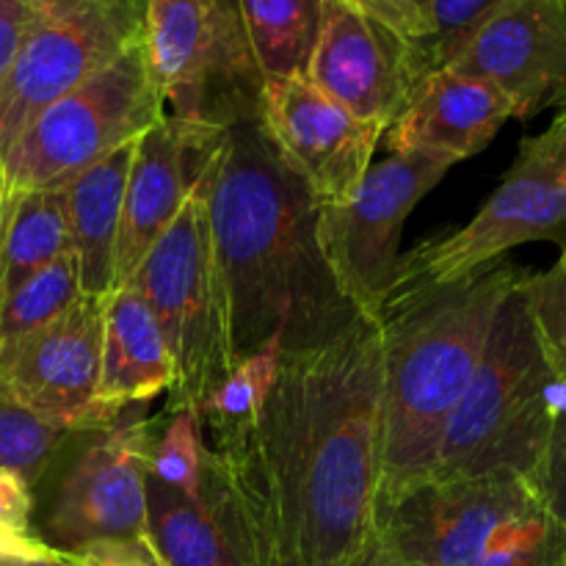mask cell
Instances as JSON below:
<instances>
[{
	"label": "cell",
	"instance_id": "29",
	"mask_svg": "<svg viewBox=\"0 0 566 566\" xmlns=\"http://www.w3.org/2000/svg\"><path fill=\"white\" fill-rule=\"evenodd\" d=\"M470 566H566V528L542 512Z\"/></svg>",
	"mask_w": 566,
	"mask_h": 566
},
{
	"label": "cell",
	"instance_id": "18",
	"mask_svg": "<svg viewBox=\"0 0 566 566\" xmlns=\"http://www.w3.org/2000/svg\"><path fill=\"white\" fill-rule=\"evenodd\" d=\"M514 116L512 103L484 77L442 66L409 94L407 108L387 127L392 155L423 153L446 164L479 155Z\"/></svg>",
	"mask_w": 566,
	"mask_h": 566
},
{
	"label": "cell",
	"instance_id": "19",
	"mask_svg": "<svg viewBox=\"0 0 566 566\" xmlns=\"http://www.w3.org/2000/svg\"><path fill=\"white\" fill-rule=\"evenodd\" d=\"M175 387V363L153 310L133 285H119L105 302L103 363L94 415L105 431L133 403L153 401Z\"/></svg>",
	"mask_w": 566,
	"mask_h": 566
},
{
	"label": "cell",
	"instance_id": "38",
	"mask_svg": "<svg viewBox=\"0 0 566 566\" xmlns=\"http://www.w3.org/2000/svg\"><path fill=\"white\" fill-rule=\"evenodd\" d=\"M3 213H6V177L0 169V230H3Z\"/></svg>",
	"mask_w": 566,
	"mask_h": 566
},
{
	"label": "cell",
	"instance_id": "34",
	"mask_svg": "<svg viewBox=\"0 0 566 566\" xmlns=\"http://www.w3.org/2000/svg\"><path fill=\"white\" fill-rule=\"evenodd\" d=\"M33 486L11 470H0V525L33 534Z\"/></svg>",
	"mask_w": 566,
	"mask_h": 566
},
{
	"label": "cell",
	"instance_id": "20",
	"mask_svg": "<svg viewBox=\"0 0 566 566\" xmlns=\"http://www.w3.org/2000/svg\"><path fill=\"white\" fill-rule=\"evenodd\" d=\"M136 142L114 149L64 186L72 258L83 296H108L116 287V241Z\"/></svg>",
	"mask_w": 566,
	"mask_h": 566
},
{
	"label": "cell",
	"instance_id": "25",
	"mask_svg": "<svg viewBox=\"0 0 566 566\" xmlns=\"http://www.w3.org/2000/svg\"><path fill=\"white\" fill-rule=\"evenodd\" d=\"M208 440H205L202 418L197 409H171L169 423L160 437H153V462L149 473L164 484L175 486L182 495H199L205 464H208Z\"/></svg>",
	"mask_w": 566,
	"mask_h": 566
},
{
	"label": "cell",
	"instance_id": "32",
	"mask_svg": "<svg viewBox=\"0 0 566 566\" xmlns=\"http://www.w3.org/2000/svg\"><path fill=\"white\" fill-rule=\"evenodd\" d=\"M61 558L70 566H164L147 536L144 539L94 542V545L66 553Z\"/></svg>",
	"mask_w": 566,
	"mask_h": 566
},
{
	"label": "cell",
	"instance_id": "1",
	"mask_svg": "<svg viewBox=\"0 0 566 566\" xmlns=\"http://www.w3.org/2000/svg\"><path fill=\"white\" fill-rule=\"evenodd\" d=\"M258 492L287 566H346L374 534L385 457L381 332L359 315L285 352L258 423L219 440Z\"/></svg>",
	"mask_w": 566,
	"mask_h": 566
},
{
	"label": "cell",
	"instance_id": "2",
	"mask_svg": "<svg viewBox=\"0 0 566 566\" xmlns=\"http://www.w3.org/2000/svg\"><path fill=\"white\" fill-rule=\"evenodd\" d=\"M208 216L235 359L271 340L282 354L321 346L359 318L318 249V202L260 122L227 133L210 166Z\"/></svg>",
	"mask_w": 566,
	"mask_h": 566
},
{
	"label": "cell",
	"instance_id": "24",
	"mask_svg": "<svg viewBox=\"0 0 566 566\" xmlns=\"http://www.w3.org/2000/svg\"><path fill=\"white\" fill-rule=\"evenodd\" d=\"M77 298H83L77 265L66 252L0 302V352L53 324Z\"/></svg>",
	"mask_w": 566,
	"mask_h": 566
},
{
	"label": "cell",
	"instance_id": "15",
	"mask_svg": "<svg viewBox=\"0 0 566 566\" xmlns=\"http://www.w3.org/2000/svg\"><path fill=\"white\" fill-rule=\"evenodd\" d=\"M230 127L164 114L133 149L116 241V287L127 285L149 249L177 219L224 147Z\"/></svg>",
	"mask_w": 566,
	"mask_h": 566
},
{
	"label": "cell",
	"instance_id": "36",
	"mask_svg": "<svg viewBox=\"0 0 566 566\" xmlns=\"http://www.w3.org/2000/svg\"><path fill=\"white\" fill-rule=\"evenodd\" d=\"M346 566H401V564H398L396 558L381 547V542L370 534L368 545H365L363 551H359V556H354Z\"/></svg>",
	"mask_w": 566,
	"mask_h": 566
},
{
	"label": "cell",
	"instance_id": "30",
	"mask_svg": "<svg viewBox=\"0 0 566 566\" xmlns=\"http://www.w3.org/2000/svg\"><path fill=\"white\" fill-rule=\"evenodd\" d=\"M531 486L539 495L542 509L566 528V376L556 423H553L545 457H542L539 468L531 479Z\"/></svg>",
	"mask_w": 566,
	"mask_h": 566
},
{
	"label": "cell",
	"instance_id": "13",
	"mask_svg": "<svg viewBox=\"0 0 566 566\" xmlns=\"http://www.w3.org/2000/svg\"><path fill=\"white\" fill-rule=\"evenodd\" d=\"M105 302L77 298L53 324L0 352V396L66 434L97 431Z\"/></svg>",
	"mask_w": 566,
	"mask_h": 566
},
{
	"label": "cell",
	"instance_id": "26",
	"mask_svg": "<svg viewBox=\"0 0 566 566\" xmlns=\"http://www.w3.org/2000/svg\"><path fill=\"white\" fill-rule=\"evenodd\" d=\"M506 3L509 0H431L429 31L415 50L420 75L426 77L429 72L453 64L475 33Z\"/></svg>",
	"mask_w": 566,
	"mask_h": 566
},
{
	"label": "cell",
	"instance_id": "35",
	"mask_svg": "<svg viewBox=\"0 0 566 566\" xmlns=\"http://www.w3.org/2000/svg\"><path fill=\"white\" fill-rule=\"evenodd\" d=\"M53 556H59V553L50 551L36 534H22V531L0 525V566L20 562H42V558Z\"/></svg>",
	"mask_w": 566,
	"mask_h": 566
},
{
	"label": "cell",
	"instance_id": "4",
	"mask_svg": "<svg viewBox=\"0 0 566 566\" xmlns=\"http://www.w3.org/2000/svg\"><path fill=\"white\" fill-rule=\"evenodd\" d=\"M523 285L503 302L484 357L418 479L486 473L534 479L556 423L564 376L542 346Z\"/></svg>",
	"mask_w": 566,
	"mask_h": 566
},
{
	"label": "cell",
	"instance_id": "9",
	"mask_svg": "<svg viewBox=\"0 0 566 566\" xmlns=\"http://www.w3.org/2000/svg\"><path fill=\"white\" fill-rule=\"evenodd\" d=\"M536 241H566V122L520 144L512 169L468 224L401 254L392 293L462 280Z\"/></svg>",
	"mask_w": 566,
	"mask_h": 566
},
{
	"label": "cell",
	"instance_id": "23",
	"mask_svg": "<svg viewBox=\"0 0 566 566\" xmlns=\"http://www.w3.org/2000/svg\"><path fill=\"white\" fill-rule=\"evenodd\" d=\"M280 359L282 343L271 340L260 352L241 357L232 365L227 379L199 407L205 440L208 437H213L216 442L227 440V437L258 423L276 374H280Z\"/></svg>",
	"mask_w": 566,
	"mask_h": 566
},
{
	"label": "cell",
	"instance_id": "40",
	"mask_svg": "<svg viewBox=\"0 0 566 566\" xmlns=\"http://www.w3.org/2000/svg\"><path fill=\"white\" fill-rule=\"evenodd\" d=\"M280 566H287V564H285V562H280Z\"/></svg>",
	"mask_w": 566,
	"mask_h": 566
},
{
	"label": "cell",
	"instance_id": "8",
	"mask_svg": "<svg viewBox=\"0 0 566 566\" xmlns=\"http://www.w3.org/2000/svg\"><path fill=\"white\" fill-rule=\"evenodd\" d=\"M542 512L523 475L412 479L376 495L374 536L401 566H470Z\"/></svg>",
	"mask_w": 566,
	"mask_h": 566
},
{
	"label": "cell",
	"instance_id": "17",
	"mask_svg": "<svg viewBox=\"0 0 566 566\" xmlns=\"http://www.w3.org/2000/svg\"><path fill=\"white\" fill-rule=\"evenodd\" d=\"M448 66L490 81L517 119L558 108L566 99V3L509 0Z\"/></svg>",
	"mask_w": 566,
	"mask_h": 566
},
{
	"label": "cell",
	"instance_id": "28",
	"mask_svg": "<svg viewBox=\"0 0 566 566\" xmlns=\"http://www.w3.org/2000/svg\"><path fill=\"white\" fill-rule=\"evenodd\" d=\"M523 293L553 368L558 376H566V241L553 269L531 274Z\"/></svg>",
	"mask_w": 566,
	"mask_h": 566
},
{
	"label": "cell",
	"instance_id": "33",
	"mask_svg": "<svg viewBox=\"0 0 566 566\" xmlns=\"http://www.w3.org/2000/svg\"><path fill=\"white\" fill-rule=\"evenodd\" d=\"M33 0H0V92L31 25Z\"/></svg>",
	"mask_w": 566,
	"mask_h": 566
},
{
	"label": "cell",
	"instance_id": "3",
	"mask_svg": "<svg viewBox=\"0 0 566 566\" xmlns=\"http://www.w3.org/2000/svg\"><path fill=\"white\" fill-rule=\"evenodd\" d=\"M531 271L506 260L440 285L396 291L376 318L385 379L379 492L418 479L448 415L468 390L503 302Z\"/></svg>",
	"mask_w": 566,
	"mask_h": 566
},
{
	"label": "cell",
	"instance_id": "11",
	"mask_svg": "<svg viewBox=\"0 0 566 566\" xmlns=\"http://www.w3.org/2000/svg\"><path fill=\"white\" fill-rule=\"evenodd\" d=\"M144 20L147 0H33L0 92V160L39 111L144 42Z\"/></svg>",
	"mask_w": 566,
	"mask_h": 566
},
{
	"label": "cell",
	"instance_id": "12",
	"mask_svg": "<svg viewBox=\"0 0 566 566\" xmlns=\"http://www.w3.org/2000/svg\"><path fill=\"white\" fill-rule=\"evenodd\" d=\"M153 437L144 418L108 426L61 475L33 534L59 556L94 542L144 539Z\"/></svg>",
	"mask_w": 566,
	"mask_h": 566
},
{
	"label": "cell",
	"instance_id": "27",
	"mask_svg": "<svg viewBox=\"0 0 566 566\" xmlns=\"http://www.w3.org/2000/svg\"><path fill=\"white\" fill-rule=\"evenodd\" d=\"M64 437L66 431L0 396V470H11L36 486L64 446Z\"/></svg>",
	"mask_w": 566,
	"mask_h": 566
},
{
	"label": "cell",
	"instance_id": "21",
	"mask_svg": "<svg viewBox=\"0 0 566 566\" xmlns=\"http://www.w3.org/2000/svg\"><path fill=\"white\" fill-rule=\"evenodd\" d=\"M66 252H72V243L64 188L6 191L0 230V302Z\"/></svg>",
	"mask_w": 566,
	"mask_h": 566
},
{
	"label": "cell",
	"instance_id": "31",
	"mask_svg": "<svg viewBox=\"0 0 566 566\" xmlns=\"http://www.w3.org/2000/svg\"><path fill=\"white\" fill-rule=\"evenodd\" d=\"M352 3L368 17H374L376 22L390 28L392 33H398L412 48V53L420 48L426 31H429L431 0H352Z\"/></svg>",
	"mask_w": 566,
	"mask_h": 566
},
{
	"label": "cell",
	"instance_id": "41",
	"mask_svg": "<svg viewBox=\"0 0 566 566\" xmlns=\"http://www.w3.org/2000/svg\"><path fill=\"white\" fill-rule=\"evenodd\" d=\"M564 3H566V0H564Z\"/></svg>",
	"mask_w": 566,
	"mask_h": 566
},
{
	"label": "cell",
	"instance_id": "10",
	"mask_svg": "<svg viewBox=\"0 0 566 566\" xmlns=\"http://www.w3.org/2000/svg\"><path fill=\"white\" fill-rule=\"evenodd\" d=\"M448 169L451 164L423 153L390 155L370 166L352 197L318 205L315 238L324 263L363 318H379L392 296L403 221Z\"/></svg>",
	"mask_w": 566,
	"mask_h": 566
},
{
	"label": "cell",
	"instance_id": "14",
	"mask_svg": "<svg viewBox=\"0 0 566 566\" xmlns=\"http://www.w3.org/2000/svg\"><path fill=\"white\" fill-rule=\"evenodd\" d=\"M258 122L318 205L343 202L363 186L385 136L379 122L354 116L304 75L265 81Z\"/></svg>",
	"mask_w": 566,
	"mask_h": 566
},
{
	"label": "cell",
	"instance_id": "7",
	"mask_svg": "<svg viewBox=\"0 0 566 566\" xmlns=\"http://www.w3.org/2000/svg\"><path fill=\"white\" fill-rule=\"evenodd\" d=\"M166 114L144 42L39 111L0 169L6 191L64 188L114 149L136 142Z\"/></svg>",
	"mask_w": 566,
	"mask_h": 566
},
{
	"label": "cell",
	"instance_id": "16",
	"mask_svg": "<svg viewBox=\"0 0 566 566\" xmlns=\"http://www.w3.org/2000/svg\"><path fill=\"white\" fill-rule=\"evenodd\" d=\"M307 77L354 116L390 127L423 81L412 48L352 0H326Z\"/></svg>",
	"mask_w": 566,
	"mask_h": 566
},
{
	"label": "cell",
	"instance_id": "6",
	"mask_svg": "<svg viewBox=\"0 0 566 566\" xmlns=\"http://www.w3.org/2000/svg\"><path fill=\"white\" fill-rule=\"evenodd\" d=\"M144 48L169 116L213 127L260 119L265 77L235 0H147Z\"/></svg>",
	"mask_w": 566,
	"mask_h": 566
},
{
	"label": "cell",
	"instance_id": "37",
	"mask_svg": "<svg viewBox=\"0 0 566 566\" xmlns=\"http://www.w3.org/2000/svg\"><path fill=\"white\" fill-rule=\"evenodd\" d=\"M6 566H70L61 556L42 558V562H20V564H6Z\"/></svg>",
	"mask_w": 566,
	"mask_h": 566
},
{
	"label": "cell",
	"instance_id": "39",
	"mask_svg": "<svg viewBox=\"0 0 566 566\" xmlns=\"http://www.w3.org/2000/svg\"><path fill=\"white\" fill-rule=\"evenodd\" d=\"M553 122H566V99L556 108V119H553Z\"/></svg>",
	"mask_w": 566,
	"mask_h": 566
},
{
	"label": "cell",
	"instance_id": "5",
	"mask_svg": "<svg viewBox=\"0 0 566 566\" xmlns=\"http://www.w3.org/2000/svg\"><path fill=\"white\" fill-rule=\"evenodd\" d=\"M208 180L210 171L127 280L149 304L169 346L175 363L171 409L197 412L238 363L210 235Z\"/></svg>",
	"mask_w": 566,
	"mask_h": 566
},
{
	"label": "cell",
	"instance_id": "22",
	"mask_svg": "<svg viewBox=\"0 0 566 566\" xmlns=\"http://www.w3.org/2000/svg\"><path fill=\"white\" fill-rule=\"evenodd\" d=\"M265 81L307 75L326 0H235Z\"/></svg>",
	"mask_w": 566,
	"mask_h": 566
}]
</instances>
